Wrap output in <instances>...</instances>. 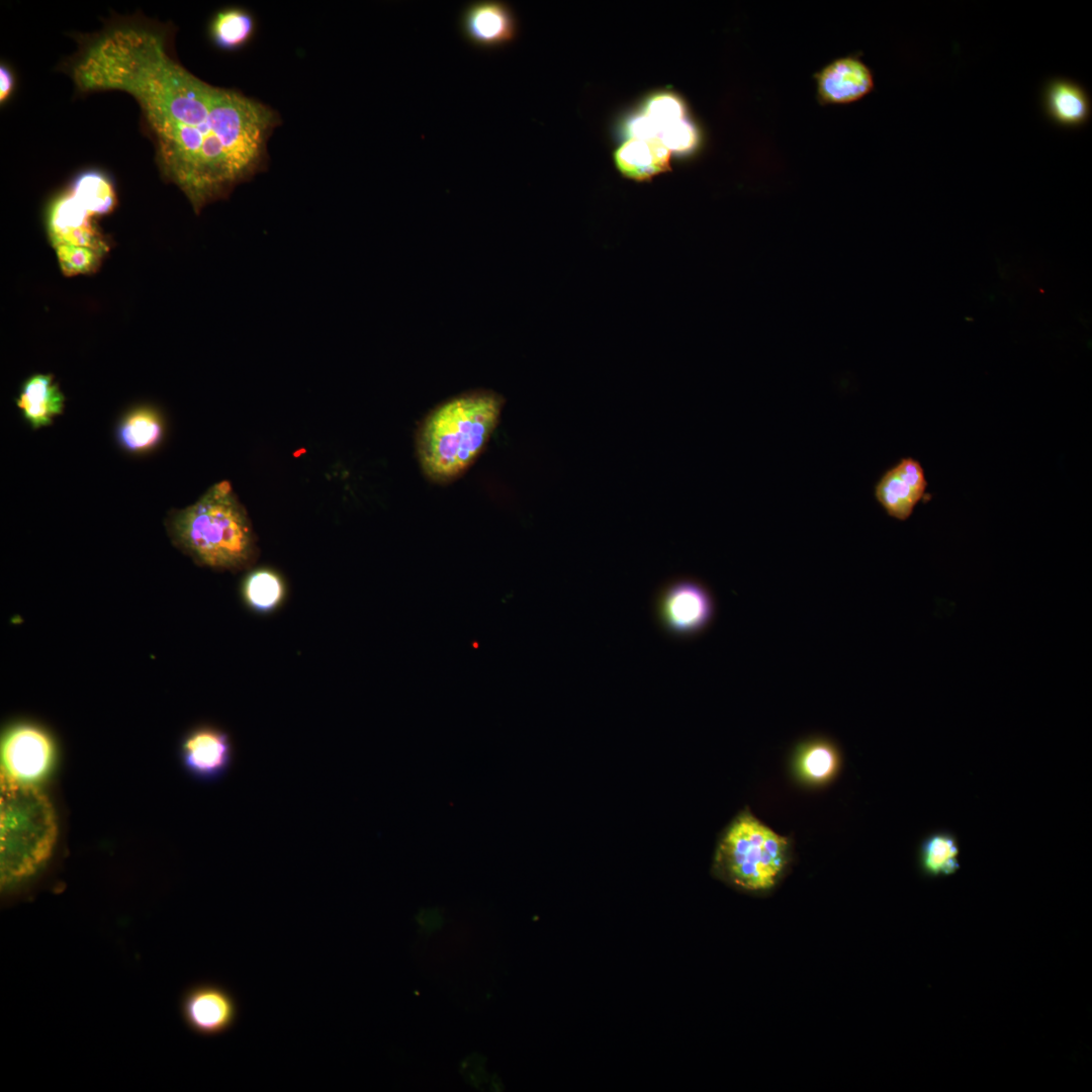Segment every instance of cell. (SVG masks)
Listing matches in <instances>:
<instances>
[{"label": "cell", "instance_id": "15", "mask_svg": "<svg viewBox=\"0 0 1092 1092\" xmlns=\"http://www.w3.org/2000/svg\"><path fill=\"white\" fill-rule=\"evenodd\" d=\"M64 395L53 375L36 373L21 385L16 405L32 429L49 426L63 412Z\"/></svg>", "mask_w": 1092, "mask_h": 1092}, {"label": "cell", "instance_id": "8", "mask_svg": "<svg viewBox=\"0 0 1092 1092\" xmlns=\"http://www.w3.org/2000/svg\"><path fill=\"white\" fill-rule=\"evenodd\" d=\"M179 1010L187 1028L206 1037L229 1031L239 1016L238 1002L231 991L210 982L198 983L186 989L180 999Z\"/></svg>", "mask_w": 1092, "mask_h": 1092}, {"label": "cell", "instance_id": "11", "mask_svg": "<svg viewBox=\"0 0 1092 1092\" xmlns=\"http://www.w3.org/2000/svg\"><path fill=\"white\" fill-rule=\"evenodd\" d=\"M46 230L52 247L67 244L105 253L109 250L107 240L93 223V216L69 189L50 202L46 211Z\"/></svg>", "mask_w": 1092, "mask_h": 1092}, {"label": "cell", "instance_id": "14", "mask_svg": "<svg viewBox=\"0 0 1092 1092\" xmlns=\"http://www.w3.org/2000/svg\"><path fill=\"white\" fill-rule=\"evenodd\" d=\"M1042 103L1048 117L1061 126L1080 127L1091 116L1090 95L1082 85L1070 79H1051L1044 86Z\"/></svg>", "mask_w": 1092, "mask_h": 1092}, {"label": "cell", "instance_id": "12", "mask_svg": "<svg viewBox=\"0 0 1092 1092\" xmlns=\"http://www.w3.org/2000/svg\"><path fill=\"white\" fill-rule=\"evenodd\" d=\"M927 481L919 461L906 457L889 468L875 485V497L888 516L907 520L923 497Z\"/></svg>", "mask_w": 1092, "mask_h": 1092}, {"label": "cell", "instance_id": "9", "mask_svg": "<svg viewBox=\"0 0 1092 1092\" xmlns=\"http://www.w3.org/2000/svg\"><path fill=\"white\" fill-rule=\"evenodd\" d=\"M183 769L194 780L214 783L222 779L234 761L230 735L222 729L201 724L187 731L179 744Z\"/></svg>", "mask_w": 1092, "mask_h": 1092}, {"label": "cell", "instance_id": "19", "mask_svg": "<svg viewBox=\"0 0 1092 1092\" xmlns=\"http://www.w3.org/2000/svg\"><path fill=\"white\" fill-rule=\"evenodd\" d=\"M68 189L93 217L107 215L116 207L114 184L100 170L90 169L79 173Z\"/></svg>", "mask_w": 1092, "mask_h": 1092}, {"label": "cell", "instance_id": "23", "mask_svg": "<svg viewBox=\"0 0 1092 1092\" xmlns=\"http://www.w3.org/2000/svg\"><path fill=\"white\" fill-rule=\"evenodd\" d=\"M61 272L68 277L92 274L101 265L105 252L81 246H53Z\"/></svg>", "mask_w": 1092, "mask_h": 1092}, {"label": "cell", "instance_id": "18", "mask_svg": "<svg viewBox=\"0 0 1092 1092\" xmlns=\"http://www.w3.org/2000/svg\"><path fill=\"white\" fill-rule=\"evenodd\" d=\"M960 842L950 830L937 829L928 833L918 847V867L926 878L948 877L960 868Z\"/></svg>", "mask_w": 1092, "mask_h": 1092}, {"label": "cell", "instance_id": "20", "mask_svg": "<svg viewBox=\"0 0 1092 1092\" xmlns=\"http://www.w3.org/2000/svg\"><path fill=\"white\" fill-rule=\"evenodd\" d=\"M242 597L253 612L269 614L278 609L285 600L286 584L276 570L269 567L257 568L244 578Z\"/></svg>", "mask_w": 1092, "mask_h": 1092}, {"label": "cell", "instance_id": "2", "mask_svg": "<svg viewBox=\"0 0 1092 1092\" xmlns=\"http://www.w3.org/2000/svg\"><path fill=\"white\" fill-rule=\"evenodd\" d=\"M505 398L488 389H473L434 407L417 435V453L424 474L445 483L465 472L496 429Z\"/></svg>", "mask_w": 1092, "mask_h": 1092}, {"label": "cell", "instance_id": "26", "mask_svg": "<svg viewBox=\"0 0 1092 1092\" xmlns=\"http://www.w3.org/2000/svg\"><path fill=\"white\" fill-rule=\"evenodd\" d=\"M15 80L12 72L5 65L0 67V102L5 103L13 94Z\"/></svg>", "mask_w": 1092, "mask_h": 1092}, {"label": "cell", "instance_id": "6", "mask_svg": "<svg viewBox=\"0 0 1092 1092\" xmlns=\"http://www.w3.org/2000/svg\"><path fill=\"white\" fill-rule=\"evenodd\" d=\"M653 609L656 622L666 635L688 640L710 628L717 606L704 581L681 575L669 578L658 588Z\"/></svg>", "mask_w": 1092, "mask_h": 1092}, {"label": "cell", "instance_id": "10", "mask_svg": "<svg viewBox=\"0 0 1092 1092\" xmlns=\"http://www.w3.org/2000/svg\"><path fill=\"white\" fill-rule=\"evenodd\" d=\"M459 29L472 47L485 51L498 50L516 38L518 20L511 5L505 1H473L462 9Z\"/></svg>", "mask_w": 1092, "mask_h": 1092}, {"label": "cell", "instance_id": "3", "mask_svg": "<svg viewBox=\"0 0 1092 1092\" xmlns=\"http://www.w3.org/2000/svg\"><path fill=\"white\" fill-rule=\"evenodd\" d=\"M166 525L174 545L198 565L238 572L258 558L250 519L228 481L212 485L193 505L173 511Z\"/></svg>", "mask_w": 1092, "mask_h": 1092}, {"label": "cell", "instance_id": "16", "mask_svg": "<svg viewBox=\"0 0 1092 1092\" xmlns=\"http://www.w3.org/2000/svg\"><path fill=\"white\" fill-rule=\"evenodd\" d=\"M670 157L659 138H629L615 152V163L624 176L642 181L669 170Z\"/></svg>", "mask_w": 1092, "mask_h": 1092}, {"label": "cell", "instance_id": "25", "mask_svg": "<svg viewBox=\"0 0 1092 1092\" xmlns=\"http://www.w3.org/2000/svg\"><path fill=\"white\" fill-rule=\"evenodd\" d=\"M658 138L670 153L676 154L691 153L700 143V132L688 117L662 128Z\"/></svg>", "mask_w": 1092, "mask_h": 1092}, {"label": "cell", "instance_id": "7", "mask_svg": "<svg viewBox=\"0 0 1092 1092\" xmlns=\"http://www.w3.org/2000/svg\"><path fill=\"white\" fill-rule=\"evenodd\" d=\"M55 744L50 734L32 723L9 727L1 741V772L23 783L35 784L51 770Z\"/></svg>", "mask_w": 1092, "mask_h": 1092}, {"label": "cell", "instance_id": "13", "mask_svg": "<svg viewBox=\"0 0 1092 1092\" xmlns=\"http://www.w3.org/2000/svg\"><path fill=\"white\" fill-rule=\"evenodd\" d=\"M817 99L822 104H845L869 94L874 75L857 55L832 60L814 75Z\"/></svg>", "mask_w": 1092, "mask_h": 1092}, {"label": "cell", "instance_id": "22", "mask_svg": "<svg viewBox=\"0 0 1092 1092\" xmlns=\"http://www.w3.org/2000/svg\"><path fill=\"white\" fill-rule=\"evenodd\" d=\"M797 760L798 770L804 779L820 783L834 775L838 753L830 741L814 738L800 746Z\"/></svg>", "mask_w": 1092, "mask_h": 1092}, {"label": "cell", "instance_id": "4", "mask_svg": "<svg viewBox=\"0 0 1092 1092\" xmlns=\"http://www.w3.org/2000/svg\"><path fill=\"white\" fill-rule=\"evenodd\" d=\"M58 836L54 807L34 784L1 772L0 878L2 889L32 879L51 857Z\"/></svg>", "mask_w": 1092, "mask_h": 1092}, {"label": "cell", "instance_id": "24", "mask_svg": "<svg viewBox=\"0 0 1092 1092\" xmlns=\"http://www.w3.org/2000/svg\"><path fill=\"white\" fill-rule=\"evenodd\" d=\"M657 127L658 136L665 126L687 118V106L674 93L660 92L650 96L642 111Z\"/></svg>", "mask_w": 1092, "mask_h": 1092}, {"label": "cell", "instance_id": "21", "mask_svg": "<svg viewBox=\"0 0 1092 1092\" xmlns=\"http://www.w3.org/2000/svg\"><path fill=\"white\" fill-rule=\"evenodd\" d=\"M256 31L252 13L241 7H229L216 12L209 24L212 43L222 51H238L247 46Z\"/></svg>", "mask_w": 1092, "mask_h": 1092}, {"label": "cell", "instance_id": "5", "mask_svg": "<svg viewBox=\"0 0 1092 1092\" xmlns=\"http://www.w3.org/2000/svg\"><path fill=\"white\" fill-rule=\"evenodd\" d=\"M788 839L749 813L732 821L721 837L714 871L740 889L762 892L771 889L788 863Z\"/></svg>", "mask_w": 1092, "mask_h": 1092}, {"label": "cell", "instance_id": "1", "mask_svg": "<svg viewBox=\"0 0 1092 1092\" xmlns=\"http://www.w3.org/2000/svg\"><path fill=\"white\" fill-rule=\"evenodd\" d=\"M170 44L158 22L116 18L80 37L69 74L81 93L119 91L136 101L160 173L199 213L263 170L280 118L262 102L193 75Z\"/></svg>", "mask_w": 1092, "mask_h": 1092}, {"label": "cell", "instance_id": "17", "mask_svg": "<svg viewBox=\"0 0 1092 1092\" xmlns=\"http://www.w3.org/2000/svg\"><path fill=\"white\" fill-rule=\"evenodd\" d=\"M165 423L158 410L140 405L128 411L116 427L119 446L132 454H144L155 449L163 440Z\"/></svg>", "mask_w": 1092, "mask_h": 1092}]
</instances>
